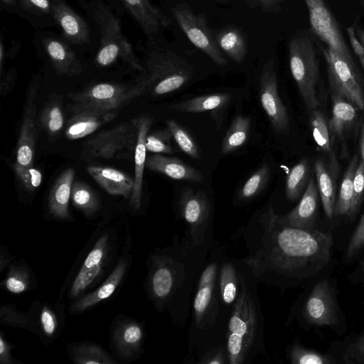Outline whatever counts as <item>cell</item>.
Wrapping results in <instances>:
<instances>
[{"label":"cell","mask_w":364,"mask_h":364,"mask_svg":"<svg viewBox=\"0 0 364 364\" xmlns=\"http://www.w3.org/2000/svg\"><path fill=\"white\" fill-rule=\"evenodd\" d=\"M231 98V94L228 92L213 93L173 104L171 107L177 112L186 113L213 112L225 107Z\"/></svg>","instance_id":"29"},{"label":"cell","mask_w":364,"mask_h":364,"mask_svg":"<svg viewBox=\"0 0 364 364\" xmlns=\"http://www.w3.org/2000/svg\"><path fill=\"white\" fill-rule=\"evenodd\" d=\"M355 105L350 102L335 96L332 109V117L328 123L330 134L341 137L345 129L355 118Z\"/></svg>","instance_id":"36"},{"label":"cell","mask_w":364,"mask_h":364,"mask_svg":"<svg viewBox=\"0 0 364 364\" xmlns=\"http://www.w3.org/2000/svg\"><path fill=\"white\" fill-rule=\"evenodd\" d=\"M216 43L221 51L237 63H241L247 53L245 38L236 28L230 26L217 33Z\"/></svg>","instance_id":"31"},{"label":"cell","mask_w":364,"mask_h":364,"mask_svg":"<svg viewBox=\"0 0 364 364\" xmlns=\"http://www.w3.org/2000/svg\"><path fill=\"white\" fill-rule=\"evenodd\" d=\"M363 272H364V264H363Z\"/></svg>","instance_id":"63"},{"label":"cell","mask_w":364,"mask_h":364,"mask_svg":"<svg viewBox=\"0 0 364 364\" xmlns=\"http://www.w3.org/2000/svg\"><path fill=\"white\" fill-rule=\"evenodd\" d=\"M250 125V117L242 115L235 117L223 137L221 153L228 154L242 146L248 137Z\"/></svg>","instance_id":"37"},{"label":"cell","mask_w":364,"mask_h":364,"mask_svg":"<svg viewBox=\"0 0 364 364\" xmlns=\"http://www.w3.org/2000/svg\"><path fill=\"white\" fill-rule=\"evenodd\" d=\"M0 321L2 323L27 330H32L33 326L28 316L16 309L14 304L1 306Z\"/></svg>","instance_id":"46"},{"label":"cell","mask_w":364,"mask_h":364,"mask_svg":"<svg viewBox=\"0 0 364 364\" xmlns=\"http://www.w3.org/2000/svg\"><path fill=\"white\" fill-rule=\"evenodd\" d=\"M319 197L317 185L313 177H311L298 205L287 214L278 215L279 222L289 227L304 230L314 229Z\"/></svg>","instance_id":"18"},{"label":"cell","mask_w":364,"mask_h":364,"mask_svg":"<svg viewBox=\"0 0 364 364\" xmlns=\"http://www.w3.org/2000/svg\"><path fill=\"white\" fill-rule=\"evenodd\" d=\"M70 357L77 364H113L117 361L100 346L92 343L74 344Z\"/></svg>","instance_id":"35"},{"label":"cell","mask_w":364,"mask_h":364,"mask_svg":"<svg viewBox=\"0 0 364 364\" xmlns=\"http://www.w3.org/2000/svg\"><path fill=\"white\" fill-rule=\"evenodd\" d=\"M226 353L225 347L212 349L205 353L200 361L204 364H223L225 363Z\"/></svg>","instance_id":"54"},{"label":"cell","mask_w":364,"mask_h":364,"mask_svg":"<svg viewBox=\"0 0 364 364\" xmlns=\"http://www.w3.org/2000/svg\"><path fill=\"white\" fill-rule=\"evenodd\" d=\"M40 77H35L26 96L22 122L16 147V161L13 168L16 175L33 167L36 145L38 139L36 122V96Z\"/></svg>","instance_id":"12"},{"label":"cell","mask_w":364,"mask_h":364,"mask_svg":"<svg viewBox=\"0 0 364 364\" xmlns=\"http://www.w3.org/2000/svg\"><path fill=\"white\" fill-rule=\"evenodd\" d=\"M245 238L244 263L255 279L272 285L314 275L328 263L333 245L330 232L280 223L272 204L250 223Z\"/></svg>","instance_id":"1"},{"label":"cell","mask_w":364,"mask_h":364,"mask_svg":"<svg viewBox=\"0 0 364 364\" xmlns=\"http://www.w3.org/2000/svg\"><path fill=\"white\" fill-rule=\"evenodd\" d=\"M177 23L189 41L205 53L215 64L224 66L228 59L219 48L205 18L195 14L185 4L176 5L172 10Z\"/></svg>","instance_id":"13"},{"label":"cell","mask_w":364,"mask_h":364,"mask_svg":"<svg viewBox=\"0 0 364 364\" xmlns=\"http://www.w3.org/2000/svg\"><path fill=\"white\" fill-rule=\"evenodd\" d=\"M149 40H153L169 21L149 0H121Z\"/></svg>","instance_id":"22"},{"label":"cell","mask_w":364,"mask_h":364,"mask_svg":"<svg viewBox=\"0 0 364 364\" xmlns=\"http://www.w3.org/2000/svg\"><path fill=\"white\" fill-rule=\"evenodd\" d=\"M74 114L68 120L65 134L70 140L83 138L93 133L100 126L112 121L117 114L115 111L92 108L72 109Z\"/></svg>","instance_id":"20"},{"label":"cell","mask_w":364,"mask_h":364,"mask_svg":"<svg viewBox=\"0 0 364 364\" xmlns=\"http://www.w3.org/2000/svg\"><path fill=\"white\" fill-rule=\"evenodd\" d=\"M259 101L271 126L277 134H287L290 123L287 109L278 92L277 77L273 60L263 66L259 79Z\"/></svg>","instance_id":"14"},{"label":"cell","mask_w":364,"mask_h":364,"mask_svg":"<svg viewBox=\"0 0 364 364\" xmlns=\"http://www.w3.org/2000/svg\"><path fill=\"white\" fill-rule=\"evenodd\" d=\"M216 1H225L227 0H216Z\"/></svg>","instance_id":"62"},{"label":"cell","mask_w":364,"mask_h":364,"mask_svg":"<svg viewBox=\"0 0 364 364\" xmlns=\"http://www.w3.org/2000/svg\"><path fill=\"white\" fill-rule=\"evenodd\" d=\"M5 58V53H4V47L2 39L0 42V73L1 75H3V66H4V60Z\"/></svg>","instance_id":"59"},{"label":"cell","mask_w":364,"mask_h":364,"mask_svg":"<svg viewBox=\"0 0 364 364\" xmlns=\"http://www.w3.org/2000/svg\"><path fill=\"white\" fill-rule=\"evenodd\" d=\"M183 264L168 254L152 257L148 277V291L158 308H162L172 297L183 276Z\"/></svg>","instance_id":"9"},{"label":"cell","mask_w":364,"mask_h":364,"mask_svg":"<svg viewBox=\"0 0 364 364\" xmlns=\"http://www.w3.org/2000/svg\"><path fill=\"white\" fill-rule=\"evenodd\" d=\"M248 279V278H247ZM239 270V292L230 314L225 350L230 364L250 362L264 350V317L255 280Z\"/></svg>","instance_id":"2"},{"label":"cell","mask_w":364,"mask_h":364,"mask_svg":"<svg viewBox=\"0 0 364 364\" xmlns=\"http://www.w3.org/2000/svg\"><path fill=\"white\" fill-rule=\"evenodd\" d=\"M343 358L347 364H364V335L348 346Z\"/></svg>","instance_id":"48"},{"label":"cell","mask_w":364,"mask_h":364,"mask_svg":"<svg viewBox=\"0 0 364 364\" xmlns=\"http://www.w3.org/2000/svg\"><path fill=\"white\" fill-rule=\"evenodd\" d=\"M141 77L146 83V92L154 96L181 89L190 82L194 73L192 65L178 54L159 48L149 53Z\"/></svg>","instance_id":"4"},{"label":"cell","mask_w":364,"mask_h":364,"mask_svg":"<svg viewBox=\"0 0 364 364\" xmlns=\"http://www.w3.org/2000/svg\"><path fill=\"white\" fill-rule=\"evenodd\" d=\"M146 82L140 77L134 84L102 82L85 90L70 93L75 103L71 109L92 108L117 112L139 95L146 92Z\"/></svg>","instance_id":"6"},{"label":"cell","mask_w":364,"mask_h":364,"mask_svg":"<svg viewBox=\"0 0 364 364\" xmlns=\"http://www.w3.org/2000/svg\"><path fill=\"white\" fill-rule=\"evenodd\" d=\"M0 363L1 364H14L16 362L11 355V346L3 335H0Z\"/></svg>","instance_id":"56"},{"label":"cell","mask_w":364,"mask_h":364,"mask_svg":"<svg viewBox=\"0 0 364 364\" xmlns=\"http://www.w3.org/2000/svg\"><path fill=\"white\" fill-rule=\"evenodd\" d=\"M289 358L291 363L294 364H333L336 363L331 356L306 349L297 344L291 348Z\"/></svg>","instance_id":"44"},{"label":"cell","mask_w":364,"mask_h":364,"mask_svg":"<svg viewBox=\"0 0 364 364\" xmlns=\"http://www.w3.org/2000/svg\"><path fill=\"white\" fill-rule=\"evenodd\" d=\"M270 168L263 164L245 181L237 193V198L242 201H249L257 196L268 182Z\"/></svg>","instance_id":"40"},{"label":"cell","mask_w":364,"mask_h":364,"mask_svg":"<svg viewBox=\"0 0 364 364\" xmlns=\"http://www.w3.org/2000/svg\"><path fill=\"white\" fill-rule=\"evenodd\" d=\"M308 9L311 33L326 47L353 59L341 27L325 0H303Z\"/></svg>","instance_id":"10"},{"label":"cell","mask_w":364,"mask_h":364,"mask_svg":"<svg viewBox=\"0 0 364 364\" xmlns=\"http://www.w3.org/2000/svg\"><path fill=\"white\" fill-rule=\"evenodd\" d=\"M146 167L174 180L202 182L204 179L198 170L182 160L160 154L149 156L146 161Z\"/></svg>","instance_id":"26"},{"label":"cell","mask_w":364,"mask_h":364,"mask_svg":"<svg viewBox=\"0 0 364 364\" xmlns=\"http://www.w3.org/2000/svg\"><path fill=\"white\" fill-rule=\"evenodd\" d=\"M17 73L14 68H11L7 73L1 76V94L7 93L13 87Z\"/></svg>","instance_id":"57"},{"label":"cell","mask_w":364,"mask_h":364,"mask_svg":"<svg viewBox=\"0 0 364 364\" xmlns=\"http://www.w3.org/2000/svg\"><path fill=\"white\" fill-rule=\"evenodd\" d=\"M138 139L134 153V186L130 197V205L139 210L141 205L144 171L146 166V138L152 124V118L147 115L135 117Z\"/></svg>","instance_id":"24"},{"label":"cell","mask_w":364,"mask_h":364,"mask_svg":"<svg viewBox=\"0 0 364 364\" xmlns=\"http://www.w3.org/2000/svg\"><path fill=\"white\" fill-rule=\"evenodd\" d=\"M51 14L67 41L74 44H85L90 41L87 23L64 1L52 0Z\"/></svg>","instance_id":"19"},{"label":"cell","mask_w":364,"mask_h":364,"mask_svg":"<svg viewBox=\"0 0 364 364\" xmlns=\"http://www.w3.org/2000/svg\"><path fill=\"white\" fill-rule=\"evenodd\" d=\"M310 112L313 138L321 151L329 153L331 151V134L326 118L318 109H314Z\"/></svg>","instance_id":"41"},{"label":"cell","mask_w":364,"mask_h":364,"mask_svg":"<svg viewBox=\"0 0 364 364\" xmlns=\"http://www.w3.org/2000/svg\"><path fill=\"white\" fill-rule=\"evenodd\" d=\"M92 6L93 18L100 26L101 36L100 47L95 60L97 65L109 66L118 58H122L132 68L144 73L145 68L123 35L119 19L104 4L95 1Z\"/></svg>","instance_id":"5"},{"label":"cell","mask_w":364,"mask_h":364,"mask_svg":"<svg viewBox=\"0 0 364 364\" xmlns=\"http://www.w3.org/2000/svg\"><path fill=\"white\" fill-rule=\"evenodd\" d=\"M361 156H362V159H363L362 161L364 162V132H363L362 141H361Z\"/></svg>","instance_id":"60"},{"label":"cell","mask_w":364,"mask_h":364,"mask_svg":"<svg viewBox=\"0 0 364 364\" xmlns=\"http://www.w3.org/2000/svg\"><path fill=\"white\" fill-rule=\"evenodd\" d=\"M364 246V213L360 220V223L352 235L348 246L347 247L346 256L351 258Z\"/></svg>","instance_id":"50"},{"label":"cell","mask_w":364,"mask_h":364,"mask_svg":"<svg viewBox=\"0 0 364 364\" xmlns=\"http://www.w3.org/2000/svg\"><path fill=\"white\" fill-rule=\"evenodd\" d=\"M218 287L222 301L226 305L234 304L240 286L239 270L231 262H223L218 271Z\"/></svg>","instance_id":"34"},{"label":"cell","mask_w":364,"mask_h":364,"mask_svg":"<svg viewBox=\"0 0 364 364\" xmlns=\"http://www.w3.org/2000/svg\"><path fill=\"white\" fill-rule=\"evenodd\" d=\"M314 171L324 213L328 218H331L334 215L336 203L335 180L321 159L316 161Z\"/></svg>","instance_id":"30"},{"label":"cell","mask_w":364,"mask_h":364,"mask_svg":"<svg viewBox=\"0 0 364 364\" xmlns=\"http://www.w3.org/2000/svg\"><path fill=\"white\" fill-rule=\"evenodd\" d=\"M71 199L73 205L87 216L94 215L100 207L96 193L87 183L81 181L73 183Z\"/></svg>","instance_id":"39"},{"label":"cell","mask_w":364,"mask_h":364,"mask_svg":"<svg viewBox=\"0 0 364 364\" xmlns=\"http://www.w3.org/2000/svg\"><path fill=\"white\" fill-rule=\"evenodd\" d=\"M144 337L141 325L134 320L126 319L115 326L112 333V343L118 355L130 360L139 352Z\"/></svg>","instance_id":"23"},{"label":"cell","mask_w":364,"mask_h":364,"mask_svg":"<svg viewBox=\"0 0 364 364\" xmlns=\"http://www.w3.org/2000/svg\"><path fill=\"white\" fill-rule=\"evenodd\" d=\"M303 314L311 324L335 326L338 322L333 291L327 280L318 282L305 302Z\"/></svg>","instance_id":"16"},{"label":"cell","mask_w":364,"mask_h":364,"mask_svg":"<svg viewBox=\"0 0 364 364\" xmlns=\"http://www.w3.org/2000/svg\"><path fill=\"white\" fill-rule=\"evenodd\" d=\"M110 250L108 232L102 235L87 255L70 289L69 296L77 298L101 275Z\"/></svg>","instance_id":"17"},{"label":"cell","mask_w":364,"mask_h":364,"mask_svg":"<svg viewBox=\"0 0 364 364\" xmlns=\"http://www.w3.org/2000/svg\"><path fill=\"white\" fill-rule=\"evenodd\" d=\"M127 269V259L124 257L122 258L102 284L92 292L81 296L70 306V313L80 314L111 296L123 280Z\"/></svg>","instance_id":"25"},{"label":"cell","mask_w":364,"mask_h":364,"mask_svg":"<svg viewBox=\"0 0 364 364\" xmlns=\"http://www.w3.org/2000/svg\"><path fill=\"white\" fill-rule=\"evenodd\" d=\"M24 188L33 191L41 183L42 173L35 168H31L16 176Z\"/></svg>","instance_id":"51"},{"label":"cell","mask_w":364,"mask_h":364,"mask_svg":"<svg viewBox=\"0 0 364 364\" xmlns=\"http://www.w3.org/2000/svg\"><path fill=\"white\" fill-rule=\"evenodd\" d=\"M317 43L326 61L329 85L334 95L364 109V90L354 60Z\"/></svg>","instance_id":"7"},{"label":"cell","mask_w":364,"mask_h":364,"mask_svg":"<svg viewBox=\"0 0 364 364\" xmlns=\"http://www.w3.org/2000/svg\"><path fill=\"white\" fill-rule=\"evenodd\" d=\"M355 30L356 36L364 47V29L359 25L355 23Z\"/></svg>","instance_id":"58"},{"label":"cell","mask_w":364,"mask_h":364,"mask_svg":"<svg viewBox=\"0 0 364 364\" xmlns=\"http://www.w3.org/2000/svg\"><path fill=\"white\" fill-rule=\"evenodd\" d=\"M19 2L22 8L38 15L51 12L50 0H19Z\"/></svg>","instance_id":"52"},{"label":"cell","mask_w":364,"mask_h":364,"mask_svg":"<svg viewBox=\"0 0 364 364\" xmlns=\"http://www.w3.org/2000/svg\"><path fill=\"white\" fill-rule=\"evenodd\" d=\"M4 4L14 6L16 4V0H1Z\"/></svg>","instance_id":"61"},{"label":"cell","mask_w":364,"mask_h":364,"mask_svg":"<svg viewBox=\"0 0 364 364\" xmlns=\"http://www.w3.org/2000/svg\"><path fill=\"white\" fill-rule=\"evenodd\" d=\"M359 160L354 156L350 160L341 185L339 194L336 203L334 215H352L353 212V178Z\"/></svg>","instance_id":"33"},{"label":"cell","mask_w":364,"mask_h":364,"mask_svg":"<svg viewBox=\"0 0 364 364\" xmlns=\"http://www.w3.org/2000/svg\"><path fill=\"white\" fill-rule=\"evenodd\" d=\"M42 43L58 75L73 77L82 73L83 67L81 62L76 53L64 41L54 37H46L43 38Z\"/></svg>","instance_id":"21"},{"label":"cell","mask_w":364,"mask_h":364,"mask_svg":"<svg viewBox=\"0 0 364 364\" xmlns=\"http://www.w3.org/2000/svg\"><path fill=\"white\" fill-rule=\"evenodd\" d=\"M93 179L108 193L130 198L134 186V179L117 169L98 166L87 168Z\"/></svg>","instance_id":"27"},{"label":"cell","mask_w":364,"mask_h":364,"mask_svg":"<svg viewBox=\"0 0 364 364\" xmlns=\"http://www.w3.org/2000/svg\"><path fill=\"white\" fill-rule=\"evenodd\" d=\"M75 169L68 168L55 180L48 196V210L50 215L60 220H70L69 200L75 177Z\"/></svg>","instance_id":"28"},{"label":"cell","mask_w":364,"mask_h":364,"mask_svg":"<svg viewBox=\"0 0 364 364\" xmlns=\"http://www.w3.org/2000/svg\"><path fill=\"white\" fill-rule=\"evenodd\" d=\"M171 139V134L167 127L148 133L146 138V150L156 154H172Z\"/></svg>","instance_id":"45"},{"label":"cell","mask_w":364,"mask_h":364,"mask_svg":"<svg viewBox=\"0 0 364 364\" xmlns=\"http://www.w3.org/2000/svg\"><path fill=\"white\" fill-rule=\"evenodd\" d=\"M166 126L172 138L183 152L195 159L200 158L197 144L186 129L172 119L166 120Z\"/></svg>","instance_id":"42"},{"label":"cell","mask_w":364,"mask_h":364,"mask_svg":"<svg viewBox=\"0 0 364 364\" xmlns=\"http://www.w3.org/2000/svg\"><path fill=\"white\" fill-rule=\"evenodd\" d=\"M283 0H250V3L255 6H259L264 12L277 13L281 10Z\"/></svg>","instance_id":"55"},{"label":"cell","mask_w":364,"mask_h":364,"mask_svg":"<svg viewBox=\"0 0 364 364\" xmlns=\"http://www.w3.org/2000/svg\"><path fill=\"white\" fill-rule=\"evenodd\" d=\"M353 212L358 209L364 193V162L359 161L353 178Z\"/></svg>","instance_id":"49"},{"label":"cell","mask_w":364,"mask_h":364,"mask_svg":"<svg viewBox=\"0 0 364 364\" xmlns=\"http://www.w3.org/2000/svg\"><path fill=\"white\" fill-rule=\"evenodd\" d=\"M30 284L28 269L20 265H12L3 282L4 288L13 294H21L27 291Z\"/></svg>","instance_id":"43"},{"label":"cell","mask_w":364,"mask_h":364,"mask_svg":"<svg viewBox=\"0 0 364 364\" xmlns=\"http://www.w3.org/2000/svg\"><path fill=\"white\" fill-rule=\"evenodd\" d=\"M218 271V263L213 261L203 269L198 281L193 301V314L196 326L202 329L211 325L217 314Z\"/></svg>","instance_id":"15"},{"label":"cell","mask_w":364,"mask_h":364,"mask_svg":"<svg viewBox=\"0 0 364 364\" xmlns=\"http://www.w3.org/2000/svg\"><path fill=\"white\" fill-rule=\"evenodd\" d=\"M346 31L350 46L364 70V47L356 36L354 24L347 27Z\"/></svg>","instance_id":"53"},{"label":"cell","mask_w":364,"mask_h":364,"mask_svg":"<svg viewBox=\"0 0 364 364\" xmlns=\"http://www.w3.org/2000/svg\"><path fill=\"white\" fill-rule=\"evenodd\" d=\"M178 207L179 214L188 227L191 247L200 245L207 235L212 215V205L208 196L201 191L183 188Z\"/></svg>","instance_id":"11"},{"label":"cell","mask_w":364,"mask_h":364,"mask_svg":"<svg viewBox=\"0 0 364 364\" xmlns=\"http://www.w3.org/2000/svg\"><path fill=\"white\" fill-rule=\"evenodd\" d=\"M310 166L307 159L304 158L294 165L286 179L285 193L287 199L295 200L299 198L309 183Z\"/></svg>","instance_id":"38"},{"label":"cell","mask_w":364,"mask_h":364,"mask_svg":"<svg viewBox=\"0 0 364 364\" xmlns=\"http://www.w3.org/2000/svg\"><path fill=\"white\" fill-rule=\"evenodd\" d=\"M40 124L50 138L55 137L64 125L63 100L60 95H53L41 109Z\"/></svg>","instance_id":"32"},{"label":"cell","mask_w":364,"mask_h":364,"mask_svg":"<svg viewBox=\"0 0 364 364\" xmlns=\"http://www.w3.org/2000/svg\"><path fill=\"white\" fill-rule=\"evenodd\" d=\"M40 325L43 333L48 338H53L58 331V322L55 312L44 306L40 314Z\"/></svg>","instance_id":"47"},{"label":"cell","mask_w":364,"mask_h":364,"mask_svg":"<svg viewBox=\"0 0 364 364\" xmlns=\"http://www.w3.org/2000/svg\"><path fill=\"white\" fill-rule=\"evenodd\" d=\"M138 139L135 119L100 132L85 144V158L132 159Z\"/></svg>","instance_id":"8"},{"label":"cell","mask_w":364,"mask_h":364,"mask_svg":"<svg viewBox=\"0 0 364 364\" xmlns=\"http://www.w3.org/2000/svg\"><path fill=\"white\" fill-rule=\"evenodd\" d=\"M318 43L313 35L301 31L289 41V64L291 75L306 108L317 109L319 100L317 85L319 79Z\"/></svg>","instance_id":"3"}]
</instances>
